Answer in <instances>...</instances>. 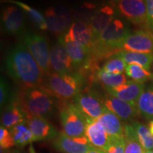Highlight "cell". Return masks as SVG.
<instances>
[{
    "label": "cell",
    "instance_id": "obj_1",
    "mask_svg": "<svg viewBox=\"0 0 153 153\" xmlns=\"http://www.w3.org/2000/svg\"><path fill=\"white\" fill-rule=\"evenodd\" d=\"M5 69L23 89L43 85L41 69L24 43H19L9 50L5 57Z\"/></svg>",
    "mask_w": 153,
    "mask_h": 153
},
{
    "label": "cell",
    "instance_id": "obj_2",
    "mask_svg": "<svg viewBox=\"0 0 153 153\" xmlns=\"http://www.w3.org/2000/svg\"><path fill=\"white\" fill-rule=\"evenodd\" d=\"M129 33V28L125 23L116 17L94 42L91 51L92 60L109 57L121 51L120 49Z\"/></svg>",
    "mask_w": 153,
    "mask_h": 153
},
{
    "label": "cell",
    "instance_id": "obj_3",
    "mask_svg": "<svg viewBox=\"0 0 153 153\" xmlns=\"http://www.w3.org/2000/svg\"><path fill=\"white\" fill-rule=\"evenodd\" d=\"M41 86L53 97L67 101L74 97L82 90L84 77L80 72L58 74L51 72Z\"/></svg>",
    "mask_w": 153,
    "mask_h": 153
},
{
    "label": "cell",
    "instance_id": "obj_4",
    "mask_svg": "<svg viewBox=\"0 0 153 153\" xmlns=\"http://www.w3.org/2000/svg\"><path fill=\"white\" fill-rule=\"evenodd\" d=\"M18 101L26 118L32 116H48L55 108L53 97L42 86L23 89Z\"/></svg>",
    "mask_w": 153,
    "mask_h": 153
},
{
    "label": "cell",
    "instance_id": "obj_5",
    "mask_svg": "<svg viewBox=\"0 0 153 153\" xmlns=\"http://www.w3.org/2000/svg\"><path fill=\"white\" fill-rule=\"evenodd\" d=\"M60 118L65 135L70 137L85 135L87 118L73 103L62 101Z\"/></svg>",
    "mask_w": 153,
    "mask_h": 153
},
{
    "label": "cell",
    "instance_id": "obj_6",
    "mask_svg": "<svg viewBox=\"0 0 153 153\" xmlns=\"http://www.w3.org/2000/svg\"><path fill=\"white\" fill-rule=\"evenodd\" d=\"M22 41L43 74L51 73V51L45 38L33 32H24Z\"/></svg>",
    "mask_w": 153,
    "mask_h": 153
},
{
    "label": "cell",
    "instance_id": "obj_7",
    "mask_svg": "<svg viewBox=\"0 0 153 153\" xmlns=\"http://www.w3.org/2000/svg\"><path fill=\"white\" fill-rule=\"evenodd\" d=\"M74 104L87 120H97L104 114L106 107L99 96L90 89H85L74 97Z\"/></svg>",
    "mask_w": 153,
    "mask_h": 153
},
{
    "label": "cell",
    "instance_id": "obj_8",
    "mask_svg": "<svg viewBox=\"0 0 153 153\" xmlns=\"http://www.w3.org/2000/svg\"><path fill=\"white\" fill-rule=\"evenodd\" d=\"M116 12L136 25H146V0H114Z\"/></svg>",
    "mask_w": 153,
    "mask_h": 153
},
{
    "label": "cell",
    "instance_id": "obj_9",
    "mask_svg": "<svg viewBox=\"0 0 153 153\" xmlns=\"http://www.w3.org/2000/svg\"><path fill=\"white\" fill-rule=\"evenodd\" d=\"M48 29L57 36L66 33L72 22V15L64 6L51 7L44 12Z\"/></svg>",
    "mask_w": 153,
    "mask_h": 153
},
{
    "label": "cell",
    "instance_id": "obj_10",
    "mask_svg": "<svg viewBox=\"0 0 153 153\" xmlns=\"http://www.w3.org/2000/svg\"><path fill=\"white\" fill-rule=\"evenodd\" d=\"M1 23L6 33L19 35L24 33V13L16 5H8L3 9Z\"/></svg>",
    "mask_w": 153,
    "mask_h": 153
},
{
    "label": "cell",
    "instance_id": "obj_11",
    "mask_svg": "<svg viewBox=\"0 0 153 153\" xmlns=\"http://www.w3.org/2000/svg\"><path fill=\"white\" fill-rule=\"evenodd\" d=\"M51 68L53 72L58 74L74 72L73 63L65 46L62 35L59 36L51 50Z\"/></svg>",
    "mask_w": 153,
    "mask_h": 153
},
{
    "label": "cell",
    "instance_id": "obj_12",
    "mask_svg": "<svg viewBox=\"0 0 153 153\" xmlns=\"http://www.w3.org/2000/svg\"><path fill=\"white\" fill-rule=\"evenodd\" d=\"M62 36L65 39L81 44L91 53L92 51L94 41L90 22L84 21L73 22Z\"/></svg>",
    "mask_w": 153,
    "mask_h": 153
},
{
    "label": "cell",
    "instance_id": "obj_13",
    "mask_svg": "<svg viewBox=\"0 0 153 153\" xmlns=\"http://www.w3.org/2000/svg\"><path fill=\"white\" fill-rule=\"evenodd\" d=\"M122 49L133 52L153 53V32L139 30L130 33Z\"/></svg>",
    "mask_w": 153,
    "mask_h": 153
},
{
    "label": "cell",
    "instance_id": "obj_14",
    "mask_svg": "<svg viewBox=\"0 0 153 153\" xmlns=\"http://www.w3.org/2000/svg\"><path fill=\"white\" fill-rule=\"evenodd\" d=\"M53 145L57 150L64 153H87L93 148L85 135L70 137L64 133L57 135Z\"/></svg>",
    "mask_w": 153,
    "mask_h": 153
},
{
    "label": "cell",
    "instance_id": "obj_15",
    "mask_svg": "<svg viewBox=\"0 0 153 153\" xmlns=\"http://www.w3.org/2000/svg\"><path fill=\"white\" fill-rule=\"evenodd\" d=\"M105 89L109 94L117 97L120 100L137 106V101L145 89V85L144 83L128 80L118 87H106Z\"/></svg>",
    "mask_w": 153,
    "mask_h": 153
},
{
    "label": "cell",
    "instance_id": "obj_16",
    "mask_svg": "<svg viewBox=\"0 0 153 153\" xmlns=\"http://www.w3.org/2000/svg\"><path fill=\"white\" fill-rule=\"evenodd\" d=\"M103 103L107 109L125 121H131L140 114L136 105L120 100L109 94L103 99Z\"/></svg>",
    "mask_w": 153,
    "mask_h": 153
},
{
    "label": "cell",
    "instance_id": "obj_17",
    "mask_svg": "<svg viewBox=\"0 0 153 153\" xmlns=\"http://www.w3.org/2000/svg\"><path fill=\"white\" fill-rule=\"evenodd\" d=\"M116 13L114 3L102 6L94 12L89 22L92 28L94 41L98 39L101 33L116 18Z\"/></svg>",
    "mask_w": 153,
    "mask_h": 153
},
{
    "label": "cell",
    "instance_id": "obj_18",
    "mask_svg": "<svg viewBox=\"0 0 153 153\" xmlns=\"http://www.w3.org/2000/svg\"><path fill=\"white\" fill-rule=\"evenodd\" d=\"M62 38L74 69L88 70L93 65L90 51L76 42L65 39L63 36Z\"/></svg>",
    "mask_w": 153,
    "mask_h": 153
},
{
    "label": "cell",
    "instance_id": "obj_19",
    "mask_svg": "<svg viewBox=\"0 0 153 153\" xmlns=\"http://www.w3.org/2000/svg\"><path fill=\"white\" fill-rule=\"evenodd\" d=\"M85 135L91 146L99 150L104 151L110 144L111 138L97 120H87Z\"/></svg>",
    "mask_w": 153,
    "mask_h": 153
},
{
    "label": "cell",
    "instance_id": "obj_20",
    "mask_svg": "<svg viewBox=\"0 0 153 153\" xmlns=\"http://www.w3.org/2000/svg\"><path fill=\"white\" fill-rule=\"evenodd\" d=\"M26 123L33 133L36 141L54 138L57 131L45 117L32 116L26 118Z\"/></svg>",
    "mask_w": 153,
    "mask_h": 153
},
{
    "label": "cell",
    "instance_id": "obj_21",
    "mask_svg": "<svg viewBox=\"0 0 153 153\" xmlns=\"http://www.w3.org/2000/svg\"><path fill=\"white\" fill-rule=\"evenodd\" d=\"M97 120L103 126L110 138L124 137V126L120 119L107 108Z\"/></svg>",
    "mask_w": 153,
    "mask_h": 153
},
{
    "label": "cell",
    "instance_id": "obj_22",
    "mask_svg": "<svg viewBox=\"0 0 153 153\" xmlns=\"http://www.w3.org/2000/svg\"><path fill=\"white\" fill-rule=\"evenodd\" d=\"M26 116L19 101L15 100L7 105L1 114V126L11 129L17 124L26 121Z\"/></svg>",
    "mask_w": 153,
    "mask_h": 153
},
{
    "label": "cell",
    "instance_id": "obj_23",
    "mask_svg": "<svg viewBox=\"0 0 153 153\" xmlns=\"http://www.w3.org/2000/svg\"><path fill=\"white\" fill-rule=\"evenodd\" d=\"M126 64H135L149 70L153 63V53L133 52V51H118Z\"/></svg>",
    "mask_w": 153,
    "mask_h": 153
},
{
    "label": "cell",
    "instance_id": "obj_24",
    "mask_svg": "<svg viewBox=\"0 0 153 153\" xmlns=\"http://www.w3.org/2000/svg\"><path fill=\"white\" fill-rule=\"evenodd\" d=\"M10 132L14 140L15 145L17 146L24 147L36 141L33 134L28 127L26 120L11 128Z\"/></svg>",
    "mask_w": 153,
    "mask_h": 153
},
{
    "label": "cell",
    "instance_id": "obj_25",
    "mask_svg": "<svg viewBox=\"0 0 153 153\" xmlns=\"http://www.w3.org/2000/svg\"><path fill=\"white\" fill-rule=\"evenodd\" d=\"M4 1L12 4L13 5H16L19 7L24 11V13L26 14V16L35 24L38 28L43 30L48 29L47 24L46 22H45L44 14H41L37 9L30 7L27 4H25L20 1H16V0H5Z\"/></svg>",
    "mask_w": 153,
    "mask_h": 153
},
{
    "label": "cell",
    "instance_id": "obj_26",
    "mask_svg": "<svg viewBox=\"0 0 153 153\" xmlns=\"http://www.w3.org/2000/svg\"><path fill=\"white\" fill-rule=\"evenodd\" d=\"M93 80L104 85V88L116 87L127 82L124 74H110L104 71L101 68L94 72Z\"/></svg>",
    "mask_w": 153,
    "mask_h": 153
},
{
    "label": "cell",
    "instance_id": "obj_27",
    "mask_svg": "<svg viewBox=\"0 0 153 153\" xmlns=\"http://www.w3.org/2000/svg\"><path fill=\"white\" fill-rule=\"evenodd\" d=\"M140 114L147 119L153 120V85L144 89L137 103Z\"/></svg>",
    "mask_w": 153,
    "mask_h": 153
},
{
    "label": "cell",
    "instance_id": "obj_28",
    "mask_svg": "<svg viewBox=\"0 0 153 153\" xmlns=\"http://www.w3.org/2000/svg\"><path fill=\"white\" fill-rule=\"evenodd\" d=\"M125 153H144L145 150L139 142L136 132L131 124L124 125Z\"/></svg>",
    "mask_w": 153,
    "mask_h": 153
},
{
    "label": "cell",
    "instance_id": "obj_29",
    "mask_svg": "<svg viewBox=\"0 0 153 153\" xmlns=\"http://www.w3.org/2000/svg\"><path fill=\"white\" fill-rule=\"evenodd\" d=\"M126 66L127 64L119 52H117L108 57L101 69L110 74H122L125 71Z\"/></svg>",
    "mask_w": 153,
    "mask_h": 153
},
{
    "label": "cell",
    "instance_id": "obj_30",
    "mask_svg": "<svg viewBox=\"0 0 153 153\" xmlns=\"http://www.w3.org/2000/svg\"><path fill=\"white\" fill-rule=\"evenodd\" d=\"M131 125L136 132L139 142L145 150H151L153 146V135L147 126L138 121L132 122Z\"/></svg>",
    "mask_w": 153,
    "mask_h": 153
},
{
    "label": "cell",
    "instance_id": "obj_31",
    "mask_svg": "<svg viewBox=\"0 0 153 153\" xmlns=\"http://www.w3.org/2000/svg\"><path fill=\"white\" fill-rule=\"evenodd\" d=\"M126 74L133 81L145 83L148 80L152 79V74L143 67L135 64L128 65L125 70Z\"/></svg>",
    "mask_w": 153,
    "mask_h": 153
},
{
    "label": "cell",
    "instance_id": "obj_32",
    "mask_svg": "<svg viewBox=\"0 0 153 153\" xmlns=\"http://www.w3.org/2000/svg\"><path fill=\"white\" fill-rule=\"evenodd\" d=\"M14 96L10 86L3 77L0 81V104L1 107L7 106L10 103L14 101Z\"/></svg>",
    "mask_w": 153,
    "mask_h": 153
},
{
    "label": "cell",
    "instance_id": "obj_33",
    "mask_svg": "<svg viewBox=\"0 0 153 153\" xmlns=\"http://www.w3.org/2000/svg\"><path fill=\"white\" fill-rule=\"evenodd\" d=\"M126 143L124 137L111 138L109 145L106 150L103 151L104 153H125Z\"/></svg>",
    "mask_w": 153,
    "mask_h": 153
},
{
    "label": "cell",
    "instance_id": "obj_34",
    "mask_svg": "<svg viewBox=\"0 0 153 153\" xmlns=\"http://www.w3.org/2000/svg\"><path fill=\"white\" fill-rule=\"evenodd\" d=\"M15 142L8 128L1 126L0 127V146L2 149H9L14 146Z\"/></svg>",
    "mask_w": 153,
    "mask_h": 153
},
{
    "label": "cell",
    "instance_id": "obj_35",
    "mask_svg": "<svg viewBox=\"0 0 153 153\" xmlns=\"http://www.w3.org/2000/svg\"><path fill=\"white\" fill-rule=\"evenodd\" d=\"M147 22L146 26L153 32V0H146Z\"/></svg>",
    "mask_w": 153,
    "mask_h": 153
},
{
    "label": "cell",
    "instance_id": "obj_36",
    "mask_svg": "<svg viewBox=\"0 0 153 153\" xmlns=\"http://www.w3.org/2000/svg\"><path fill=\"white\" fill-rule=\"evenodd\" d=\"M87 153H104L102 150H99V149H97V148H91L90 150H89Z\"/></svg>",
    "mask_w": 153,
    "mask_h": 153
},
{
    "label": "cell",
    "instance_id": "obj_37",
    "mask_svg": "<svg viewBox=\"0 0 153 153\" xmlns=\"http://www.w3.org/2000/svg\"><path fill=\"white\" fill-rule=\"evenodd\" d=\"M148 128H149V130H150L151 134L153 135V120H151L150 121V123H149Z\"/></svg>",
    "mask_w": 153,
    "mask_h": 153
},
{
    "label": "cell",
    "instance_id": "obj_38",
    "mask_svg": "<svg viewBox=\"0 0 153 153\" xmlns=\"http://www.w3.org/2000/svg\"><path fill=\"white\" fill-rule=\"evenodd\" d=\"M29 152H30V153H36L35 150H34L33 147L32 146V145H30V148H29Z\"/></svg>",
    "mask_w": 153,
    "mask_h": 153
},
{
    "label": "cell",
    "instance_id": "obj_39",
    "mask_svg": "<svg viewBox=\"0 0 153 153\" xmlns=\"http://www.w3.org/2000/svg\"><path fill=\"white\" fill-rule=\"evenodd\" d=\"M144 153H153V151H152V150H145Z\"/></svg>",
    "mask_w": 153,
    "mask_h": 153
},
{
    "label": "cell",
    "instance_id": "obj_40",
    "mask_svg": "<svg viewBox=\"0 0 153 153\" xmlns=\"http://www.w3.org/2000/svg\"><path fill=\"white\" fill-rule=\"evenodd\" d=\"M152 80H153V74H152Z\"/></svg>",
    "mask_w": 153,
    "mask_h": 153
},
{
    "label": "cell",
    "instance_id": "obj_41",
    "mask_svg": "<svg viewBox=\"0 0 153 153\" xmlns=\"http://www.w3.org/2000/svg\"><path fill=\"white\" fill-rule=\"evenodd\" d=\"M152 151H153V146H152Z\"/></svg>",
    "mask_w": 153,
    "mask_h": 153
}]
</instances>
